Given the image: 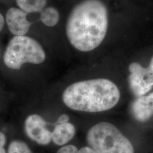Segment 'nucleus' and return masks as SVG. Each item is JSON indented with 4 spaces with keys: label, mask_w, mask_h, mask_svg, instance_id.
<instances>
[{
    "label": "nucleus",
    "mask_w": 153,
    "mask_h": 153,
    "mask_svg": "<svg viewBox=\"0 0 153 153\" xmlns=\"http://www.w3.org/2000/svg\"><path fill=\"white\" fill-rule=\"evenodd\" d=\"M108 10L99 0H85L76 4L66 24V35L74 48L89 52L104 41L108 29Z\"/></svg>",
    "instance_id": "nucleus-1"
},
{
    "label": "nucleus",
    "mask_w": 153,
    "mask_h": 153,
    "mask_svg": "<svg viewBox=\"0 0 153 153\" xmlns=\"http://www.w3.org/2000/svg\"><path fill=\"white\" fill-rule=\"evenodd\" d=\"M120 94L117 86L107 79L85 80L72 84L62 94V101L72 110L98 113L118 104Z\"/></svg>",
    "instance_id": "nucleus-2"
},
{
    "label": "nucleus",
    "mask_w": 153,
    "mask_h": 153,
    "mask_svg": "<svg viewBox=\"0 0 153 153\" xmlns=\"http://www.w3.org/2000/svg\"><path fill=\"white\" fill-rule=\"evenodd\" d=\"M87 140L97 153H134L131 141L108 122L92 126L87 132Z\"/></svg>",
    "instance_id": "nucleus-3"
},
{
    "label": "nucleus",
    "mask_w": 153,
    "mask_h": 153,
    "mask_svg": "<svg viewBox=\"0 0 153 153\" xmlns=\"http://www.w3.org/2000/svg\"><path fill=\"white\" fill-rule=\"evenodd\" d=\"M45 60V53L41 44L26 36H15L4 55L5 65L12 70H19L25 63L41 64Z\"/></svg>",
    "instance_id": "nucleus-4"
},
{
    "label": "nucleus",
    "mask_w": 153,
    "mask_h": 153,
    "mask_svg": "<svg viewBox=\"0 0 153 153\" xmlns=\"http://www.w3.org/2000/svg\"><path fill=\"white\" fill-rule=\"evenodd\" d=\"M129 71V87L135 97H142L151 90L153 87V56L148 68L133 62L130 65Z\"/></svg>",
    "instance_id": "nucleus-5"
},
{
    "label": "nucleus",
    "mask_w": 153,
    "mask_h": 153,
    "mask_svg": "<svg viewBox=\"0 0 153 153\" xmlns=\"http://www.w3.org/2000/svg\"><path fill=\"white\" fill-rule=\"evenodd\" d=\"M47 123L38 114H31L25 120V131L30 140L41 145L49 144L52 140V132L46 127Z\"/></svg>",
    "instance_id": "nucleus-6"
},
{
    "label": "nucleus",
    "mask_w": 153,
    "mask_h": 153,
    "mask_svg": "<svg viewBox=\"0 0 153 153\" xmlns=\"http://www.w3.org/2000/svg\"><path fill=\"white\" fill-rule=\"evenodd\" d=\"M27 14L24 11L16 7L7 11L6 22L11 33L15 36H25L28 33L31 23L27 20Z\"/></svg>",
    "instance_id": "nucleus-7"
},
{
    "label": "nucleus",
    "mask_w": 153,
    "mask_h": 153,
    "mask_svg": "<svg viewBox=\"0 0 153 153\" xmlns=\"http://www.w3.org/2000/svg\"><path fill=\"white\" fill-rule=\"evenodd\" d=\"M76 129L73 124L69 123L57 124L52 132V141L55 145L62 146L73 138Z\"/></svg>",
    "instance_id": "nucleus-8"
},
{
    "label": "nucleus",
    "mask_w": 153,
    "mask_h": 153,
    "mask_svg": "<svg viewBox=\"0 0 153 153\" xmlns=\"http://www.w3.org/2000/svg\"><path fill=\"white\" fill-rule=\"evenodd\" d=\"M132 115L135 120L140 122H145L152 116V110L150 104L145 99V95L137 97L131 106Z\"/></svg>",
    "instance_id": "nucleus-9"
},
{
    "label": "nucleus",
    "mask_w": 153,
    "mask_h": 153,
    "mask_svg": "<svg viewBox=\"0 0 153 153\" xmlns=\"http://www.w3.org/2000/svg\"><path fill=\"white\" fill-rule=\"evenodd\" d=\"M16 3L22 10L30 14L43 11L47 0H16Z\"/></svg>",
    "instance_id": "nucleus-10"
},
{
    "label": "nucleus",
    "mask_w": 153,
    "mask_h": 153,
    "mask_svg": "<svg viewBox=\"0 0 153 153\" xmlns=\"http://www.w3.org/2000/svg\"><path fill=\"white\" fill-rule=\"evenodd\" d=\"M40 19L41 22L48 27L55 26L59 22L60 14L58 11L53 7H49L41 11Z\"/></svg>",
    "instance_id": "nucleus-11"
},
{
    "label": "nucleus",
    "mask_w": 153,
    "mask_h": 153,
    "mask_svg": "<svg viewBox=\"0 0 153 153\" xmlns=\"http://www.w3.org/2000/svg\"><path fill=\"white\" fill-rule=\"evenodd\" d=\"M8 153H32V152L24 142L14 140L9 144Z\"/></svg>",
    "instance_id": "nucleus-12"
},
{
    "label": "nucleus",
    "mask_w": 153,
    "mask_h": 153,
    "mask_svg": "<svg viewBox=\"0 0 153 153\" xmlns=\"http://www.w3.org/2000/svg\"><path fill=\"white\" fill-rule=\"evenodd\" d=\"M57 153H97L91 147H84L81 149H78L76 146L72 145H68L63 146L59 149Z\"/></svg>",
    "instance_id": "nucleus-13"
},
{
    "label": "nucleus",
    "mask_w": 153,
    "mask_h": 153,
    "mask_svg": "<svg viewBox=\"0 0 153 153\" xmlns=\"http://www.w3.org/2000/svg\"><path fill=\"white\" fill-rule=\"evenodd\" d=\"M70 120V117L67 114H62L60 117L58 118V119L57 120L55 125L57 124H62V123H65L69 122Z\"/></svg>",
    "instance_id": "nucleus-14"
},
{
    "label": "nucleus",
    "mask_w": 153,
    "mask_h": 153,
    "mask_svg": "<svg viewBox=\"0 0 153 153\" xmlns=\"http://www.w3.org/2000/svg\"><path fill=\"white\" fill-rule=\"evenodd\" d=\"M145 99H146V101H148L149 104H150L151 107H152V114H153V92H152L148 95H146V96L145 95Z\"/></svg>",
    "instance_id": "nucleus-15"
},
{
    "label": "nucleus",
    "mask_w": 153,
    "mask_h": 153,
    "mask_svg": "<svg viewBox=\"0 0 153 153\" xmlns=\"http://www.w3.org/2000/svg\"><path fill=\"white\" fill-rule=\"evenodd\" d=\"M6 142H7V139H6L4 134L0 131V148H4V146L6 144Z\"/></svg>",
    "instance_id": "nucleus-16"
},
{
    "label": "nucleus",
    "mask_w": 153,
    "mask_h": 153,
    "mask_svg": "<svg viewBox=\"0 0 153 153\" xmlns=\"http://www.w3.org/2000/svg\"><path fill=\"white\" fill-rule=\"evenodd\" d=\"M4 25V16L1 15V13H0V31L2 30Z\"/></svg>",
    "instance_id": "nucleus-17"
},
{
    "label": "nucleus",
    "mask_w": 153,
    "mask_h": 153,
    "mask_svg": "<svg viewBox=\"0 0 153 153\" xmlns=\"http://www.w3.org/2000/svg\"><path fill=\"white\" fill-rule=\"evenodd\" d=\"M0 153H6V151L4 148H0Z\"/></svg>",
    "instance_id": "nucleus-18"
}]
</instances>
